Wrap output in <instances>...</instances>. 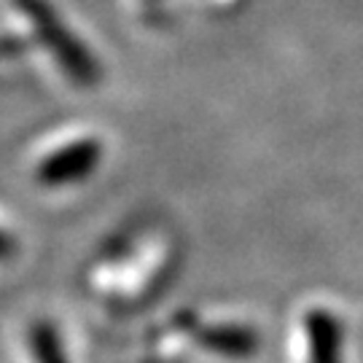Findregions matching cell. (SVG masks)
<instances>
[{
  "label": "cell",
  "mask_w": 363,
  "mask_h": 363,
  "mask_svg": "<svg viewBox=\"0 0 363 363\" xmlns=\"http://www.w3.org/2000/svg\"><path fill=\"white\" fill-rule=\"evenodd\" d=\"M100 159H103V143L94 138H81L76 143L62 145L54 154L43 156L35 167V181L49 189L73 186L94 175Z\"/></svg>",
  "instance_id": "cell-1"
},
{
  "label": "cell",
  "mask_w": 363,
  "mask_h": 363,
  "mask_svg": "<svg viewBox=\"0 0 363 363\" xmlns=\"http://www.w3.org/2000/svg\"><path fill=\"white\" fill-rule=\"evenodd\" d=\"M30 350H33L35 363H70L62 337L57 325L49 320H38L30 325Z\"/></svg>",
  "instance_id": "cell-2"
},
{
  "label": "cell",
  "mask_w": 363,
  "mask_h": 363,
  "mask_svg": "<svg viewBox=\"0 0 363 363\" xmlns=\"http://www.w3.org/2000/svg\"><path fill=\"white\" fill-rule=\"evenodd\" d=\"M202 345L226 355H242L250 347V337L242 328H210L202 334Z\"/></svg>",
  "instance_id": "cell-3"
},
{
  "label": "cell",
  "mask_w": 363,
  "mask_h": 363,
  "mask_svg": "<svg viewBox=\"0 0 363 363\" xmlns=\"http://www.w3.org/2000/svg\"><path fill=\"white\" fill-rule=\"evenodd\" d=\"M16 253V242L6 229H0V261H9Z\"/></svg>",
  "instance_id": "cell-4"
}]
</instances>
